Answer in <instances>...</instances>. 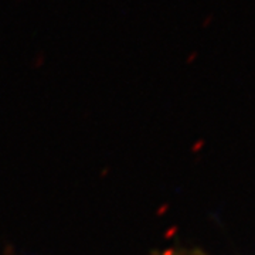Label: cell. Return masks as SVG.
<instances>
[{"instance_id": "obj_1", "label": "cell", "mask_w": 255, "mask_h": 255, "mask_svg": "<svg viewBox=\"0 0 255 255\" xmlns=\"http://www.w3.org/2000/svg\"><path fill=\"white\" fill-rule=\"evenodd\" d=\"M163 255H204L201 253H184V251H167Z\"/></svg>"}]
</instances>
